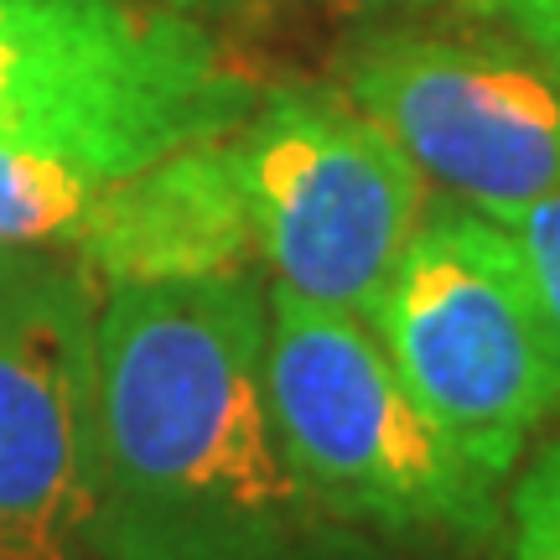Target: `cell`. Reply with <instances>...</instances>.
I'll use <instances>...</instances> for the list:
<instances>
[{
  "label": "cell",
  "instance_id": "13",
  "mask_svg": "<svg viewBox=\"0 0 560 560\" xmlns=\"http://www.w3.org/2000/svg\"><path fill=\"white\" fill-rule=\"evenodd\" d=\"M156 5H172V11H182V16H198V11H234V5H244V0H156Z\"/></svg>",
  "mask_w": 560,
  "mask_h": 560
},
{
  "label": "cell",
  "instance_id": "4",
  "mask_svg": "<svg viewBox=\"0 0 560 560\" xmlns=\"http://www.w3.org/2000/svg\"><path fill=\"white\" fill-rule=\"evenodd\" d=\"M363 322L441 436L488 478H514L560 410V359L499 223L467 202L425 208Z\"/></svg>",
  "mask_w": 560,
  "mask_h": 560
},
{
  "label": "cell",
  "instance_id": "5",
  "mask_svg": "<svg viewBox=\"0 0 560 560\" xmlns=\"http://www.w3.org/2000/svg\"><path fill=\"white\" fill-rule=\"evenodd\" d=\"M265 285L369 317L431 208V182L342 89L285 83L240 125Z\"/></svg>",
  "mask_w": 560,
  "mask_h": 560
},
{
  "label": "cell",
  "instance_id": "8",
  "mask_svg": "<svg viewBox=\"0 0 560 560\" xmlns=\"http://www.w3.org/2000/svg\"><path fill=\"white\" fill-rule=\"evenodd\" d=\"M68 255L100 285H161L260 270L244 198L240 125L177 145L109 182L83 213Z\"/></svg>",
  "mask_w": 560,
  "mask_h": 560
},
{
  "label": "cell",
  "instance_id": "10",
  "mask_svg": "<svg viewBox=\"0 0 560 560\" xmlns=\"http://www.w3.org/2000/svg\"><path fill=\"white\" fill-rule=\"evenodd\" d=\"M503 560H560V436L514 467L503 503Z\"/></svg>",
  "mask_w": 560,
  "mask_h": 560
},
{
  "label": "cell",
  "instance_id": "3",
  "mask_svg": "<svg viewBox=\"0 0 560 560\" xmlns=\"http://www.w3.org/2000/svg\"><path fill=\"white\" fill-rule=\"evenodd\" d=\"M260 89L198 16L156 0H0V140L130 177L249 120Z\"/></svg>",
  "mask_w": 560,
  "mask_h": 560
},
{
  "label": "cell",
  "instance_id": "11",
  "mask_svg": "<svg viewBox=\"0 0 560 560\" xmlns=\"http://www.w3.org/2000/svg\"><path fill=\"white\" fill-rule=\"evenodd\" d=\"M488 219L499 223L503 234L514 240V249H520L560 359V192H550L540 202H524V208H509V213H488Z\"/></svg>",
  "mask_w": 560,
  "mask_h": 560
},
{
  "label": "cell",
  "instance_id": "12",
  "mask_svg": "<svg viewBox=\"0 0 560 560\" xmlns=\"http://www.w3.org/2000/svg\"><path fill=\"white\" fill-rule=\"evenodd\" d=\"M467 11L560 68V0H467Z\"/></svg>",
  "mask_w": 560,
  "mask_h": 560
},
{
  "label": "cell",
  "instance_id": "9",
  "mask_svg": "<svg viewBox=\"0 0 560 560\" xmlns=\"http://www.w3.org/2000/svg\"><path fill=\"white\" fill-rule=\"evenodd\" d=\"M109 182L120 177L79 151L0 140V244L68 249Z\"/></svg>",
  "mask_w": 560,
  "mask_h": 560
},
{
  "label": "cell",
  "instance_id": "6",
  "mask_svg": "<svg viewBox=\"0 0 560 560\" xmlns=\"http://www.w3.org/2000/svg\"><path fill=\"white\" fill-rule=\"evenodd\" d=\"M338 89L452 202L509 213L560 192V68L503 32L363 37L338 58Z\"/></svg>",
  "mask_w": 560,
  "mask_h": 560
},
{
  "label": "cell",
  "instance_id": "14",
  "mask_svg": "<svg viewBox=\"0 0 560 560\" xmlns=\"http://www.w3.org/2000/svg\"><path fill=\"white\" fill-rule=\"evenodd\" d=\"M359 5H410V0H359Z\"/></svg>",
  "mask_w": 560,
  "mask_h": 560
},
{
  "label": "cell",
  "instance_id": "1",
  "mask_svg": "<svg viewBox=\"0 0 560 560\" xmlns=\"http://www.w3.org/2000/svg\"><path fill=\"white\" fill-rule=\"evenodd\" d=\"M94 363V560H380L280 446L260 270L104 285Z\"/></svg>",
  "mask_w": 560,
  "mask_h": 560
},
{
  "label": "cell",
  "instance_id": "7",
  "mask_svg": "<svg viewBox=\"0 0 560 560\" xmlns=\"http://www.w3.org/2000/svg\"><path fill=\"white\" fill-rule=\"evenodd\" d=\"M100 296L68 249L0 244V560H94Z\"/></svg>",
  "mask_w": 560,
  "mask_h": 560
},
{
  "label": "cell",
  "instance_id": "2",
  "mask_svg": "<svg viewBox=\"0 0 560 560\" xmlns=\"http://www.w3.org/2000/svg\"><path fill=\"white\" fill-rule=\"evenodd\" d=\"M265 389L296 478L348 529L462 550L503 529V482L431 425L363 317L265 285Z\"/></svg>",
  "mask_w": 560,
  "mask_h": 560
}]
</instances>
